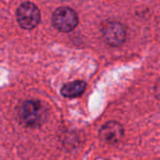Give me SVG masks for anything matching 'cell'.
Segmentation results:
<instances>
[{"label":"cell","mask_w":160,"mask_h":160,"mask_svg":"<svg viewBox=\"0 0 160 160\" xmlns=\"http://www.w3.org/2000/svg\"><path fill=\"white\" fill-rule=\"evenodd\" d=\"M123 128L117 122H108L102 126L99 131V138L107 143H117L123 137Z\"/></svg>","instance_id":"obj_5"},{"label":"cell","mask_w":160,"mask_h":160,"mask_svg":"<svg viewBox=\"0 0 160 160\" xmlns=\"http://www.w3.org/2000/svg\"><path fill=\"white\" fill-rule=\"evenodd\" d=\"M44 117V110L41 103L37 101H27L20 108L21 121L27 126L39 125Z\"/></svg>","instance_id":"obj_3"},{"label":"cell","mask_w":160,"mask_h":160,"mask_svg":"<svg viewBox=\"0 0 160 160\" xmlns=\"http://www.w3.org/2000/svg\"><path fill=\"white\" fill-rule=\"evenodd\" d=\"M86 90V83L83 81H73L65 84L61 88V94L67 98L78 97Z\"/></svg>","instance_id":"obj_6"},{"label":"cell","mask_w":160,"mask_h":160,"mask_svg":"<svg viewBox=\"0 0 160 160\" xmlns=\"http://www.w3.org/2000/svg\"><path fill=\"white\" fill-rule=\"evenodd\" d=\"M17 21L25 29H32L41 21V12L36 5L30 2L23 3L17 10Z\"/></svg>","instance_id":"obj_2"},{"label":"cell","mask_w":160,"mask_h":160,"mask_svg":"<svg viewBox=\"0 0 160 160\" xmlns=\"http://www.w3.org/2000/svg\"><path fill=\"white\" fill-rule=\"evenodd\" d=\"M102 32L105 41L111 46H119L122 44L126 38L124 27L118 22H108L105 24Z\"/></svg>","instance_id":"obj_4"},{"label":"cell","mask_w":160,"mask_h":160,"mask_svg":"<svg viewBox=\"0 0 160 160\" xmlns=\"http://www.w3.org/2000/svg\"><path fill=\"white\" fill-rule=\"evenodd\" d=\"M52 23L58 30L62 32H70L77 26L78 17L73 10L67 7H61L54 12Z\"/></svg>","instance_id":"obj_1"}]
</instances>
